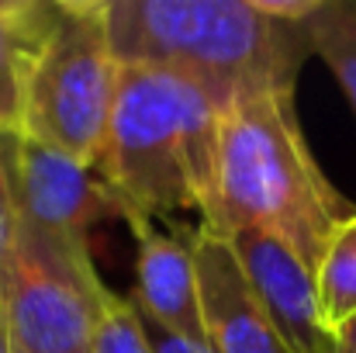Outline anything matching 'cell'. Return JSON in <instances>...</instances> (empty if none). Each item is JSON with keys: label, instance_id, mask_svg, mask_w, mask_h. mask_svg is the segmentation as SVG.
Returning <instances> with one entry per match:
<instances>
[{"label": "cell", "instance_id": "obj_15", "mask_svg": "<svg viewBox=\"0 0 356 353\" xmlns=\"http://www.w3.org/2000/svg\"><path fill=\"white\" fill-rule=\"evenodd\" d=\"M135 315H138V322H142V333H145L149 350L152 353H211L208 347H194V343H184V340L170 336V333H166V329H159L152 319H145L138 308H135Z\"/></svg>", "mask_w": 356, "mask_h": 353}, {"label": "cell", "instance_id": "obj_1", "mask_svg": "<svg viewBox=\"0 0 356 353\" xmlns=\"http://www.w3.org/2000/svg\"><path fill=\"white\" fill-rule=\"evenodd\" d=\"M104 21L118 66L180 73L222 111L294 94L312 56L305 21L270 14L266 0H104Z\"/></svg>", "mask_w": 356, "mask_h": 353}, {"label": "cell", "instance_id": "obj_8", "mask_svg": "<svg viewBox=\"0 0 356 353\" xmlns=\"http://www.w3.org/2000/svg\"><path fill=\"white\" fill-rule=\"evenodd\" d=\"M128 229L138 239L135 263V295L131 305L152 319L170 336L208 347L201 291H197V260H194V229H159L156 222L131 219Z\"/></svg>", "mask_w": 356, "mask_h": 353}, {"label": "cell", "instance_id": "obj_3", "mask_svg": "<svg viewBox=\"0 0 356 353\" xmlns=\"http://www.w3.org/2000/svg\"><path fill=\"white\" fill-rule=\"evenodd\" d=\"M353 212L312 159L294 94L238 101L222 111L208 233H273L315 274L332 233Z\"/></svg>", "mask_w": 356, "mask_h": 353}, {"label": "cell", "instance_id": "obj_7", "mask_svg": "<svg viewBox=\"0 0 356 353\" xmlns=\"http://www.w3.org/2000/svg\"><path fill=\"white\" fill-rule=\"evenodd\" d=\"M222 239L229 242L256 305L266 312V319L277 326V333L284 336L291 350H336V340L325 329L322 312H318L315 274L291 253L287 242H280L273 233H263V229H236Z\"/></svg>", "mask_w": 356, "mask_h": 353}, {"label": "cell", "instance_id": "obj_17", "mask_svg": "<svg viewBox=\"0 0 356 353\" xmlns=\"http://www.w3.org/2000/svg\"><path fill=\"white\" fill-rule=\"evenodd\" d=\"M0 353H10L7 350V340H3V329H0Z\"/></svg>", "mask_w": 356, "mask_h": 353}, {"label": "cell", "instance_id": "obj_4", "mask_svg": "<svg viewBox=\"0 0 356 353\" xmlns=\"http://www.w3.org/2000/svg\"><path fill=\"white\" fill-rule=\"evenodd\" d=\"M118 73L104 0H56L52 24L28 80L21 135L97 166Z\"/></svg>", "mask_w": 356, "mask_h": 353}, {"label": "cell", "instance_id": "obj_9", "mask_svg": "<svg viewBox=\"0 0 356 353\" xmlns=\"http://www.w3.org/2000/svg\"><path fill=\"white\" fill-rule=\"evenodd\" d=\"M194 260H197V291L204 336L211 353H294L266 312L256 305L236 256L222 235L194 229Z\"/></svg>", "mask_w": 356, "mask_h": 353}, {"label": "cell", "instance_id": "obj_13", "mask_svg": "<svg viewBox=\"0 0 356 353\" xmlns=\"http://www.w3.org/2000/svg\"><path fill=\"white\" fill-rule=\"evenodd\" d=\"M87 353H152L145 333H142V322L135 315L131 298H121L115 291H108Z\"/></svg>", "mask_w": 356, "mask_h": 353}, {"label": "cell", "instance_id": "obj_16", "mask_svg": "<svg viewBox=\"0 0 356 353\" xmlns=\"http://www.w3.org/2000/svg\"><path fill=\"white\" fill-rule=\"evenodd\" d=\"M332 340H336V350L339 353H356V319H350L346 326H339Z\"/></svg>", "mask_w": 356, "mask_h": 353}, {"label": "cell", "instance_id": "obj_5", "mask_svg": "<svg viewBox=\"0 0 356 353\" xmlns=\"http://www.w3.org/2000/svg\"><path fill=\"white\" fill-rule=\"evenodd\" d=\"M108 284L87 239L17 219L0 274V329L10 353H87Z\"/></svg>", "mask_w": 356, "mask_h": 353}, {"label": "cell", "instance_id": "obj_14", "mask_svg": "<svg viewBox=\"0 0 356 353\" xmlns=\"http://www.w3.org/2000/svg\"><path fill=\"white\" fill-rule=\"evenodd\" d=\"M17 142L21 135L0 132V274L17 229Z\"/></svg>", "mask_w": 356, "mask_h": 353}, {"label": "cell", "instance_id": "obj_10", "mask_svg": "<svg viewBox=\"0 0 356 353\" xmlns=\"http://www.w3.org/2000/svg\"><path fill=\"white\" fill-rule=\"evenodd\" d=\"M56 3L0 0V132L21 135L28 80Z\"/></svg>", "mask_w": 356, "mask_h": 353}, {"label": "cell", "instance_id": "obj_18", "mask_svg": "<svg viewBox=\"0 0 356 353\" xmlns=\"http://www.w3.org/2000/svg\"><path fill=\"white\" fill-rule=\"evenodd\" d=\"M332 353H339V350H332Z\"/></svg>", "mask_w": 356, "mask_h": 353}, {"label": "cell", "instance_id": "obj_2", "mask_svg": "<svg viewBox=\"0 0 356 353\" xmlns=\"http://www.w3.org/2000/svg\"><path fill=\"white\" fill-rule=\"evenodd\" d=\"M222 108L187 77L121 66L97 173L124 208V222H163L184 212L215 219Z\"/></svg>", "mask_w": 356, "mask_h": 353}, {"label": "cell", "instance_id": "obj_12", "mask_svg": "<svg viewBox=\"0 0 356 353\" xmlns=\"http://www.w3.org/2000/svg\"><path fill=\"white\" fill-rule=\"evenodd\" d=\"M305 28L312 52L325 59L356 111V0H318Z\"/></svg>", "mask_w": 356, "mask_h": 353}, {"label": "cell", "instance_id": "obj_11", "mask_svg": "<svg viewBox=\"0 0 356 353\" xmlns=\"http://www.w3.org/2000/svg\"><path fill=\"white\" fill-rule=\"evenodd\" d=\"M315 291L322 322L336 336L339 326L356 319V212L329 239L315 270Z\"/></svg>", "mask_w": 356, "mask_h": 353}, {"label": "cell", "instance_id": "obj_6", "mask_svg": "<svg viewBox=\"0 0 356 353\" xmlns=\"http://www.w3.org/2000/svg\"><path fill=\"white\" fill-rule=\"evenodd\" d=\"M17 219L49 233L87 239L94 226L121 219L124 208L104 177L35 139L17 142Z\"/></svg>", "mask_w": 356, "mask_h": 353}]
</instances>
